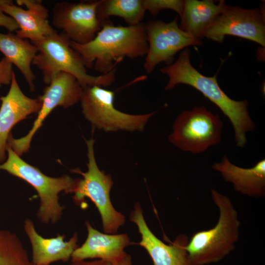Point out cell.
Instances as JSON below:
<instances>
[{"label":"cell","instance_id":"obj_20","mask_svg":"<svg viewBox=\"0 0 265 265\" xmlns=\"http://www.w3.org/2000/svg\"><path fill=\"white\" fill-rule=\"evenodd\" d=\"M0 52L18 68L30 89L33 91L36 77L31 65L38 52L37 47L27 39L21 38L12 32H0Z\"/></svg>","mask_w":265,"mask_h":265},{"label":"cell","instance_id":"obj_15","mask_svg":"<svg viewBox=\"0 0 265 265\" xmlns=\"http://www.w3.org/2000/svg\"><path fill=\"white\" fill-rule=\"evenodd\" d=\"M7 94L0 97V164L5 160V153L10 132L13 127L28 115L38 113L41 103L32 99L21 90L14 73Z\"/></svg>","mask_w":265,"mask_h":265},{"label":"cell","instance_id":"obj_24","mask_svg":"<svg viewBox=\"0 0 265 265\" xmlns=\"http://www.w3.org/2000/svg\"><path fill=\"white\" fill-rule=\"evenodd\" d=\"M12 63L6 57L0 60V86L10 84L14 74Z\"/></svg>","mask_w":265,"mask_h":265},{"label":"cell","instance_id":"obj_16","mask_svg":"<svg viewBox=\"0 0 265 265\" xmlns=\"http://www.w3.org/2000/svg\"><path fill=\"white\" fill-rule=\"evenodd\" d=\"M85 225L87 238L83 244L74 251L72 261L98 259L114 265L127 256L125 249L131 244L127 234L100 232L88 221Z\"/></svg>","mask_w":265,"mask_h":265},{"label":"cell","instance_id":"obj_6","mask_svg":"<svg viewBox=\"0 0 265 265\" xmlns=\"http://www.w3.org/2000/svg\"><path fill=\"white\" fill-rule=\"evenodd\" d=\"M86 143L87 171H75L83 178L77 179L73 199L78 204H80L85 198L90 199L100 213L104 232L115 234L125 223V216L116 210L112 204L110 192L113 182L111 176L101 170L97 165L94 154V140H86Z\"/></svg>","mask_w":265,"mask_h":265},{"label":"cell","instance_id":"obj_9","mask_svg":"<svg viewBox=\"0 0 265 265\" xmlns=\"http://www.w3.org/2000/svg\"><path fill=\"white\" fill-rule=\"evenodd\" d=\"M83 89L72 74L63 72L56 74L45 88L43 94L38 98L41 106L30 130L18 139L10 134L7 146L20 156L27 152L33 136L48 115L58 106L68 108L80 101Z\"/></svg>","mask_w":265,"mask_h":265},{"label":"cell","instance_id":"obj_25","mask_svg":"<svg viewBox=\"0 0 265 265\" xmlns=\"http://www.w3.org/2000/svg\"><path fill=\"white\" fill-rule=\"evenodd\" d=\"M0 26L4 27L10 32H16L19 29V26L15 21L0 9Z\"/></svg>","mask_w":265,"mask_h":265},{"label":"cell","instance_id":"obj_10","mask_svg":"<svg viewBox=\"0 0 265 265\" xmlns=\"http://www.w3.org/2000/svg\"><path fill=\"white\" fill-rule=\"evenodd\" d=\"M178 18L165 23L160 20H149L144 24L148 49L144 68L151 73L161 62L169 65L173 62L177 53L190 46H200L201 39L193 37L182 30Z\"/></svg>","mask_w":265,"mask_h":265},{"label":"cell","instance_id":"obj_21","mask_svg":"<svg viewBox=\"0 0 265 265\" xmlns=\"http://www.w3.org/2000/svg\"><path fill=\"white\" fill-rule=\"evenodd\" d=\"M145 12L143 0H98L97 14L102 24L111 16H117L128 26L137 25L142 23Z\"/></svg>","mask_w":265,"mask_h":265},{"label":"cell","instance_id":"obj_14","mask_svg":"<svg viewBox=\"0 0 265 265\" xmlns=\"http://www.w3.org/2000/svg\"><path fill=\"white\" fill-rule=\"evenodd\" d=\"M0 0V9L13 18L19 29V37L29 39L31 43L39 41L56 32L49 24L47 8L41 0Z\"/></svg>","mask_w":265,"mask_h":265},{"label":"cell","instance_id":"obj_26","mask_svg":"<svg viewBox=\"0 0 265 265\" xmlns=\"http://www.w3.org/2000/svg\"><path fill=\"white\" fill-rule=\"evenodd\" d=\"M69 265H112L109 263L98 259L92 261H85V260L72 261Z\"/></svg>","mask_w":265,"mask_h":265},{"label":"cell","instance_id":"obj_1","mask_svg":"<svg viewBox=\"0 0 265 265\" xmlns=\"http://www.w3.org/2000/svg\"><path fill=\"white\" fill-rule=\"evenodd\" d=\"M71 47L81 56L86 68L102 74L114 70L125 58L136 59L146 56L148 45L144 24L115 26L109 20L102 24L95 37L85 44L71 41Z\"/></svg>","mask_w":265,"mask_h":265},{"label":"cell","instance_id":"obj_3","mask_svg":"<svg viewBox=\"0 0 265 265\" xmlns=\"http://www.w3.org/2000/svg\"><path fill=\"white\" fill-rule=\"evenodd\" d=\"M212 200L218 209L215 225L193 235L186 249L191 265L217 263L236 248L239 238L240 223L238 212L230 198L211 188Z\"/></svg>","mask_w":265,"mask_h":265},{"label":"cell","instance_id":"obj_17","mask_svg":"<svg viewBox=\"0 0 265 265\" xmlns=\"http://www.w3.org/2000/svg\"><path fill=\"white\" fill-rule=\"evenodd\" d=\"M24 229L31 243V262L34 265H50L56 261H67L79 247L77 233L68 241L64 240V235L44 238L37 233L34 223L29 219L25 220Z\"/></svg>","mask_w":265,"mask_h":265},{"label":"cell","instance_id":"obj_5","mask_svg":"<svg viewBox=\"0 0 265 265\" xmlns=\"http://www.w3.org/2000/svg\"><path fill=\"white\" fill-rule=\"evenodd\" d=\"M7 158L0 164V170L18 177L33 186L40 198L37 216L45 224L56 223L62 215L63 207L59 203V194L74 193L77 179L68 175L53 178L25 161L7 146Z\"/></svg>","mask_w":265,"mask_h":265},{"label":"cell","instance_id":"obj_11","mask_svg":"<svg viewBox=\"0 0 265 265\" xmlns=\"http://www.w3.org/2000/svg\"><path fill=\"white\" fill-rule=\"evenodd\" d=\"M98 0L59 1L53 6L52 24L79 44L91 41L102 27L97 14Z\"/></svg>","mask_w":265,"mask_h":265},{"label":"cell","instance_id":"obj_27","mask_svg":"<svg viewBox=\"0 0 265 265\" xmlns=\"http://www.w3.org/2000/svg\"><path fill=\"white\" fill-rule=\"evenodd\" d=\"M114 265H132L131 256L127 254L121 261Z\"/></svg>","mask_w":265,"mask_h":265},{"label":"cell","instance_id":"obj_8","mask_svg":"<svg viewBox=\"0 0 265 265\" xmlns=\"http://www.w3.org/2000/svg\"><path fill=\"white\" fill-rule=\"evenodd\" d=\"M223 123L205 106L180 114L174 121L169 141L184 152L199 154L220 143Z\"/></svg>","mask_w":265,"mask_h":265},{"label":"cell","instance_id":"obj_13","mask_svg":"<svg viewBox=\"0 0 265 265\" xmlns=\"http://www.w3.org/2000/svg\"><path fill=\"white\" fill-rule=\"evenodd\" d=\"M130 219L137 226L141 235L138 244L146 250L153 265H191L186 249L188 241L186 236H179L171 244L162 241L147 225L138 203L135 204Z\"/></svg>","mask_w":265,"mask_h":265},{"label":"cell","instance_id":"obj_23","mask_svg":"<svg viewBox=\"0 0 265 265\" xmlns=\"http://www.w3.org/2000/svg\"><path fill=\"white\" fill-rule=\"evenodd\" d=\"M145 9L155 16L162 10L170 9L182 14L184 0H143Z\"/></svg>","mask_w":265,"mask_h":265},{"label":"cell","instance_id":"obj_18","mask_svg":"<svg viewBox=\"0 0 265 265\" xmlns=\"http://www.w3.org/2000/svg\"><path fill=\"white\" fill-rule=\"evenodd\" d=\"M212 167L219 172L224 180L233 184L240 194L253 198L265 195V160L262 159L251 168H242L232 163L227 156L214 163Z\"/></svg>","mask_w":265,"mask_h":265},{"label":"cell","instance_id":"obj_7","mask_svg":"<svg viewBox=\"0 0 265 265\" xmlns=\"http://www.w3.org/2000/svg\"><path fill=\"white\" fill-rule=\"evenodd\" d=\"M114 91L100 86L83 88L80 101L84 117L94 128L106 132L143 131L156 112L136 115L122 112L114 106Z\"/></svg>","mask_w":265,"mask_h":265},{"label":"cell","instance_id":"obj_12","mask_svg":"<svg viewBox=\"0 0 265 265\" xmlns=\"http://www.w3.org/2000/svg\"><path fill=\"white\" fill-rule=\"evenodd\" d=\"M226 35L248 39L264 47L265 21L263 11L226 5L208 28L204 37L222 43Z\"/></svg>","mask_w":265,"mask_h":265},{"label":"cell","instance_id":"obj_22","mask_svg":"<svg viewBox=\"0 0 265 265\" xmlns=\"http://www.w3.org/2000/svg\"><path fill=\"white\" fill-rule=\"evenodd\" d=\"M0 265H34L18 236L8 231L0 230Z\"/></svg>","mask_w":265,"mask_h":265},{"label":"cell","instance_id":"obj_4","mask_svg":"<svg viewBox=\"0 0 265 265\" xmlns=\"http://www.w3.org/2000/svg\"><path fill=\"white\" fill-rule=\"evenodd\" d=\"M32 43L38 50L32 64L42 72L47 84L62 72L73 75L83 88L93 85L106 87L114 81L115 70L97 76L89 75L81 55L71 47V40L62 32L56 31Z\"/></svg>","mask_w":265,"mask_h":265},{"label":"cell","instance_id":"obj_19","mask_svg":"<svg viewBox=\"0 0 265 265\" xmlns=\"http://www.w3.org/2000/svg\"><path fill=\"white\" fill-rule=\"evenodd\" d=\"M226 6L224 0L217 4L212 0H184L179 27L190 36L201 39Z\"/></svg>","mask_w":265,"mask_h":265},{"label":"cell","instance_id":"obj_2","mask_svg":"<svg viewBox=\"0 0 265 265\" xmlns=\"http://www.w3.org/2000/svg\"><path fill=\"white\" fill-rule=\"evenodd\" d=\"M190 54L188 49L184 50L176 61L160 70L169 79L165 89L171 90L179 84H185L199 91L228 118L234 129L236 145L244 147L247 142L246 133L255 128L248 111V101L231 99L219 86L216 76L203 75L192 65Z\"/></svg>","mask_w":265,"mask_h":265}]
</instances>
